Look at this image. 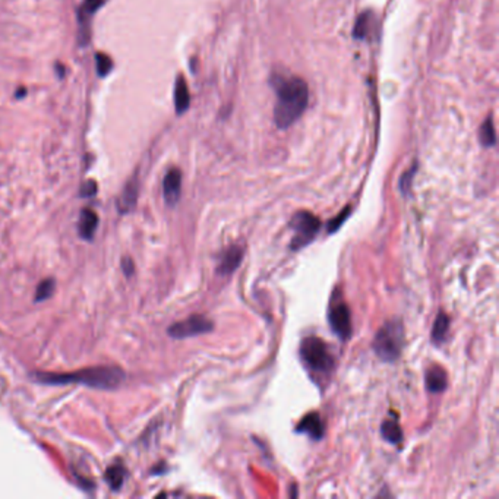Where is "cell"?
<instances>
[{
  "mask_svg": "<svg viewBox=\"0 0 499 499\" xmlns=\"http://www.w3.org/2000/svg\"><path fill=\"white\" fill-rule=\"evenodd\" d=\"M448 329H450V318H448L444 312H439L437 316V321H435L432 328V341L442 343L448 334Z\"/></svg>",
  "mask_w": 499,
  "mask_h": 499,
  "instance_id": "obj_18",
  "label": "cell"
},
{
  "mask_svg": "<svg viewBox=\"0 0 499 499\" xmlns=\"http://www.w3.org/2000/svg\"><path fill=\"white\" fill-rule=\"evenodd\" d=\"M415 172H416V167H413L410 172L406 173V174L403 176V179H401L400 186H401V190L404 192V194H406V192H408V189H410L412 179H413V176H415Z\"/></svg>",
  "mask_w": 499,
  "mask_h": 499,
  "instance_id": "obj_25",
  "label": "cell"
},
{
  "mask_svg": "<svg viewBox=\"0 0 499 499\" xmlns=\"http://www.w3.org/2000/svg\"><path fill=\"white\" fill-rule=\"evenodd\" d=\"M273 87L277 94L274 122L280 129H286L296 122L308 107L309 88L308 84L296 76H290V78L277 76Z\"/></svg>",
  "mask_w": 499,
  "mask_h": 499,
  "instance_id": "obj_1",
  "label": "cell"
},
{
  "mask_svg": "<svg viewBox=\"0 0 499 499\" xmlns=\"http://www.w3.org/2000/svg\"><path fill=\"white\" fill-rule=\"evenodd\" d=\"M190 105L189 88L183 76H177L174 85V107L177 114H183Z\"/></svg>",
  "mask_w": 499,
  "mask_h": 499,
  "instance_id": "obj_15",
  "label": "cell"
},
{
  "mask_svg": "<svg viewBox=\"0 0 499 499\" xmlns=\"http://www.w3.org/2000/svg\"><path fill=\"white\" fill-rule=\"evenodd\" d=\"M138 189H139V185H138L136 177H134L132 181L127 182V185L125 186L122 195H120V199L118 202V208L122 214L129 212L135 207L136 199H138Z\"/></svg>",
  "mask_w": 499,
  "mask_h": 499,
  "instance_id": "obj_14",
  "label": "cell"
},
{
  "mask_svg": "<svg viewBox=\"0 0 499 499\" xmlns=\"http://www.w3.org/2000/svg\"><path fill=\"white\" fill-rule=\"evenodd\" d=\"M403 345L404 328L400 321H390L385 325H382L372 343L374 352L383 362H395L399 359Z\"/></svg>",
  "mask_w": 499,
  "mask_h": 499,
  "instance_id": "obj_3",
  "label": "cell"
},
{
  "mask_svg": "<svg viewBox=\"0 0 499 499\" xmlns=\"http://www.w3.org/2000/svg\"><path fill=\"white\" fill-rule=\"evenodd\" d=\"M126 475L127 471L126 469L123 467V464H113L107 469L106 471V480L109 483V486L111 488V491H119L125 480H126Z\"/></svg>",
  "mask_w": 499,
  "mask_h": 499,
  "instance_id": "obj_16",
  "label": "cell"
},
{
  "mask_svg": "<svg viewBox=\"0 0 499 499\" xmlns=\"http://www.w3.org/2000/svg\"><path fill=\"white\" fill-rule=\"evenodd\" d=\"M98 227V215L93 210H82L78 221V233L85 240H93Z\"/></svg>",
  "mask_w": 499,
  "mask_h": 499,
  "instance_id": "obj_12",
  "label": "cell"
},
{
  "mask_svg": "<svg viewBox=\"0 0 499 499\" xmlns=\"http://www.w3.org/2000/svg\"><path fill=\"white\" fill-rule=\"evenodd\" d=\"M349 214H350V210H349V208H345V210H344L340 215H337V217H336L334 220H331V221H329V224H328V232H329V233H334V232H337V228H340V226H341L345 220H347Z\"/></svg>",
  "mask_w": 499,
  "mask_h": 499,
  "instance_id": "obj_23",
  "label": "cell"
},
{
  "mask_svg": "<svg viewBox=\"0 0 499 499\" xmlns=\"http://www.w3.org/2000/svg\"><path fill=\"white\" fill-rule=\"evenodd\" d=\"M107 0H84L78 9V42L80 46H87L91 40V22L98 9L106 5Z\"/></svg>",
  "mask_w": 499,
  "mask_h": 499,
  "instance_id": "obj_8",
  "label": "cell"
},
{
  "mask_svg": "<svg viewBox=\"0 0 499 499\" xmlns=\"http://www.w3.org/2000/svg\"><path fill=\"white\" fill-rule=\"evenodd\" d=\"M300 356L303 363L314 372L327 374L334 368V356L329 352L328 345L315 336L306 337L300 344Z\"/></svg>",
  "mask_w": 499,
  "mask_h": 499,
  "instance_id": "obj_4",
  "label": "cell"
},
{
  "mask_svg": "<svg viewBox=\"0 0 499 499\" xmlns=\"http://www.w3.org/2000/svg\"><path fill=\"white\" fill-rule=\"evenodd\" d=\"M479 138L480 143L484 147H493L496 143V134H495V127H493V122L491 118L486 119L480 127L479 132Z\"/></svg>",
  "mask_w": 499,
  "mask_h": 499,
  "instance_id": "obj_20",
  "label": "cell"
},
{
  "mask_svg": "<svg viewBox=\"0 0 499 499\" xmlns=\"http://www.w3.org/2000/svg\"><path fill=\"white\" fill-rule=\"evenodd\" d=\"M372 25H374L372 12H365V14H362L359 18H357L354 33H353L354 37L363 40V38H366L370 34V31H372Z\"/></svg>",
  "mask_w": 499,
  "mask_h": 499,
  "instance_id": "obj_19",
  "label": "cell"
},
{
  "mask_svg": "<svg viewBox=\"0 0 499 499\" xmlns=\"http://www.w3.org/2000/svg\"><path fill=\"white\" fill-rule=\"evenodd\" d=\"M123 268H125V271H126V275H131V274H132L134 265H132V261H131L129 258L123 260Z\"/></svg>",
  "mask_w": 499,
  "mask_h": 499,
  "instance_id": "obj_26",
  "label": "cell"
},
{
  "mask_svg": "<svg viewBox=\"0 0 499 499\" xmlns=\"http://www.w3.org/2000/svg\"><path fill=\"white\" fill-rule=\"evenodd\" d=\"M55 289H56V281H55L53 278H47V280L42 281V283L38 284V287H37L34 300H35V302H44V300H47L48 298L53 296Z\"/></svg>",
  "mask_w": 499,
  "mask_h": 499,
  "instance_id": "obj_21",
  "label": "cell"
},
{
  "mask_svg": "<svg viewBox=\"0 0 499 499\" xmlns=\"http://www.w3.org/2000/svg\"><path fill=\"white\" fill-rule=\"evenodd\" d=\"M97 194V183L94 181H88L82 185L81 188V197H85V198H89V197H94Z\"/></svg>",
  "mask_w": 499,
  "mask_h": 499,
  "instance_id": "obj_24",
  "label": "cell"
},
{
  "mask_svg": "<svg viewBox=\"0 0 499 499\" xmlns=\"http://www.w3.org/2000/svg\"><path fill=\"white\" fill-rule=\"evenodd\" d=\"M296 432L306 433L309 438H312L315 441H319L324 437V424H323L321 416H319L316 412L306 415L302 419L300 424L298 425Z\"/></svg>",
  "mask_w": 499,
  "mask_h": 499,
  "instance_id": "obj_11",
  "label": "cell"
},
{
  "mask_svg": "<svg viewBox=\"0 0 499 499\" xmlns=\"http://www.w3.org/2000/svg\"><path fill=\"white\" fill-rule=\"evenodd\" d=\"M328 321L331 329L336 332L340 340L345 341L349 340L352 336V316L349 306L345 305L343 300H332L329 314H328Z\"/></svg>",
  "mask_w": 499,
  "mask_h": 499,
  "instance_id": "obj_7",
  "label": "cell"
},
{
  "mask_svg": "<svg viewBox=\"0 0 499 499\" xmlns=\"http://www.w3.org/2000/svg\"><path fill=\"white\" fill-rule=\"evenodd\" d=\"M182 194V173L179 169H170L164 176L163 195L169 207H174Z\"/></svg>",
  "mask_w": 499,
  "mask_h": 499,
  "instance_id": "obj_9",
  "label": "cell"
},
{
  "mask_svg": "<svg viewBox=\"0 0 499 499\" xmlns=\"http://www.w3.org/2000/svg\"><path fill=\"white\" fill-rule=\"evenodd\" d=\"M290 227L293 228V239H291V249L298 251L305 248L306 245L316 237L321 228V221L316 217L308 211H300L293 217L290 221Z\"/></svg>",
  "mask_w": 499,
  "mask_h": 499,
  "instance_id": "obj_5",
  "label": "cell"
},
{
  "mask_svg": "<svg viewBox=\"0 0 499 499\" xmlns=\"http://www.w3.org/2000/svg\"><path fill=\"white\" fill-rule=\"evenodd\" d=\"M24 94H27V89H19V91L17 93V97H24Z\"/></svg>",
  "mask_w": 499,
  "mask_h": 499,
  "instance_id": "obj_27",
  "label": "cell"
},
{
  "mask_svg": "<svg viewBox=\"0 0 499 499\" xmlns=\"http://www.w3.org/2000/svg\"><path fill=\"white\" fill-rule=\"evenodd\" d=\"M96 68H97V75L100 76V78H106V76L113 69L111 57L105 53H97L96 55Z\"/></svg>",
  "mask_w": 499,
  "mask_h": 499,
  "instance_id": "obj_22",
  "label": "cell"
},
{
  "mask_svg": "<svg viewBox=\"0 0 499 499\" xmlns=\"http://www.w3.org/2000/svg\"><path fill=\"white\" fill-rule=\"evenodd\" d=\"M33 378L46 385H66V383H81V385L97 390H114L125 379V374L116 366H94L81 369L73 374H47L35 372Z\"/></svg>",
  "mask_w": 499,
  "mask_h": 499,
  "instance_id": "obj_2",
  "label": "cell"
},
{
  "mask_svg": "<svg viewBox=\"0 0 499 499\" xmlns=\"http://www.w3.org/2000/svg\"><path fill=\"white\" fill-rule=\"evenodd\" d=\"M382 438L390 444H400L403 441V432L397 420H385L381 426Z\"/></svg>",
  "mask_w": 499,
  "mask_h": 499,
  "instance_id": "obj_17",
  "label": "cell"
},
{
  "mask_svg": "<svg viewBox=\"0 0 499 499\" xmlns=\"http://www.w3.org/2000/svg\"><path fill=\"white\" fill-rule=\"evenodd\" d=\"M242 260H243L242 248L237 245L230 246L228 249H226L223 252L220 262H219V268H217V273H219L220 275L233 274L239 268Z\"/></svg>",
  "mask_w": 499,
  "mask_h": 499,
  "instance_id": "obj_10",
  "label": "cell"
},
{
  "mask_svg": "<svg viewBox=\"0 0 499 499\" xmlns=\"http://www.w3.org/2000/svg\"><path fill=\"white\" fill-rule=\"evenodd\" d=\"M425 382H426V390L432 394H438L445 391L446 385H448V378L445 370L439 366H433L430 369H428V372L425 375Z\"/></svg>",
  "mask_w": 499,
  "mask_h": 499,
  "instance_id": "obj_13",
  "label": "cell"
},
{
  "mask_svg": "<svg viewBox=\"0 0 499 499\" xmlns=\"http://www.w3.org/2000/svg\"><path fill=\"white\" fill-rule=\"evenodd\" d=\"M214 324L210 321L208 318L202 315H194L189 316L185 321L176 323L169 328V336L176 340H183L189 337H195L201 334H207V332L212 331Z\"/></svg>",
  "mask_w": 499,
  "mask_h": 499,
  "instance_id": "obj_6",
  "label": "cell"
}]
</instances>
